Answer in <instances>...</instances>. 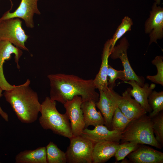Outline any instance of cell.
Here are the masks:
<instances>
[{
  "label": "cell",
  "mask_w": 163,
  "mask_h": 163,
  "mask_svg": "<svg viewBox=\"0 0 163 163\" xmlns=\"http://www.w3.org/2000/svg\"><path fill=\"white\" fill-rule=\"evenodd\" d=\"M120 141L121 143L133 142L149 145L159 149L162 147L155 138L151 118L146 114L130 122L122 132Z\"/></svg>",
  "instance_id": "cell-4"
},
{
  "label": "cell",
  "mask_w": 163,
  "mask_h": 163,
  "mask_svg": "<svg viewBox=\"0 0 163 163\" xmlns=\"http://www.w3.org/2000/svg\"><path fill=\"white\" fill-rule=\"evenodd\" d=\"M155 2L157 5H159L160 4L161 2V0H154Z\"/></svg>",
  "instance_id": "cell-30"
},
{
  "label": "cell",
  "mask_w": 163,
  "mask_h": 163,
  "mask_svg": "<svg viewBox=\"0 0 163 163\" xmlns=\"http://www.w3.org/2000/svg\"><path fill=\"white\" fill-rule=\"evenodd\" d=\"M15 161L16 163H47L46 147L21 152L16 155Z\"/></svg>",
  "instance_id": "cell-20"
},
{
  "label": "cell",
  "mask_w": 163,
  "mask_h": 163,
  "mask_svg": "<svg viewBox=\"0 0 163 163\" xmlns=\"http://www.w3.org/2000/svg\"><path fill=\"white\" fill-rule=\"evenodd\" d=\"M118 107L130 121L138 119L147 113L137 102L132 98L128 88L122 93Z\"/></svg>",
  "instance_id": "cell-15"
},
{
  "label": "cell",
  "mask_w": 163,
  "mask_h": 163,
  "mask_svg": "<svg viewBox=\"0 0 163 163\" xmlns=\"http://www.w3.org/2000/svg\"><path fill=\"white\" fill-rule=\"evenodd\" d=\"M27 79L23 84L5 91L4 95L10 104L18 119L22 123L29 124L35 121L41 107L37 93L29 87Z\"/></svg>",
  "instance_id": "cell-2"
},
{
  "label": "cell",
  "mask_w": 163,
  "mask_h": 163,
  "mask_svg": "<svg viewBox=\"0 0 163 163\" xmlns=\"http://www.w3.org/2000/svg\"><path fill=\"white\" fill-rule=\"evenodd\" d=\"M152 127L155 138L162 146L163 145V112L161 111L151 118Z\"/></svg>",
  "instance_id": "cell-25"
},
{
  "label": "cell",
  "mask_w": 163,
  "mask_h": 163,
  "mask_svg": "<svg viewBox=\"0 0 163 163\" xmlns=\"http://www.w3.org/2000/svg\"><path fill=\"white\" fill-rule=\"evenodd\" d=\"M65 152L66 162L93 163L92 152L94 143L81 136L72 137Z\"/></svg>",
  "instance_id": "cell-6"
},
{
  "label": "cell",
  "mask_w": 163,
  "mask_h": 163,
  "mask_svg": "<svg viewBox=\"0 0 163 163\" xmlns=\"http://www.w3.org/2000/svg\"><path fill=\"white\" fill-rule=\"evenodd\" d=\"M145 31L149 34V45L153 42L157 43V40L163 37V8L157 6L155 2L150 11L149 17L145 22Z\"/></svg>",
  "instance_id": "cell-12"
},
{
  "label": "cell",
  "mask_w": 163,
  "mask_h": 163,
  "mask_svg": "<svg viewBox=\"0 0 163 163\" xmlns=\"http://www.w3.org/2000/svg\"><path fill=\"white\" fill-rule=\"evenodd\" d=\"M131 121L117 107L113 114L111 122V130L122 132Z\"/></svg>",
  "instance_id": "cell-24"
},
{
  "label": "cell",
  "mask_w": 163,
  "mask_h": 163,
  "mask_svg": "<svg viewBox=\"0 0 163 163\" xmlns=\"http://www.w3.org/2000/svg\"><path fill=\"white\" fill-rule=\"evenodd\" d=\"M117 79L125 81L126 76L123 70H117L109 65L107 75L108 87L113 89L116 85L115 81Z\"/></svg>",
  "instance_id": "cell-28"
},
{
  "label": "cell",
  "mask_w": 163,
  "mask_h": 163,
  "mask_svg": "<svg viewBox=\"0 0 163 163\" xmlns=\"http://www.w3.org/2000/svg\"><path fill=\"white\" fill-rule=\"evenodd\" d=\"M50 86V97L63 104L77 96L83 101H98L99 94L96 91L93 79H85L72 74L57 73L47 75Z\"/></svg>",
  "instance_id": "cell-1"
},
{
  "label": "cell",
  "mask_w": 163,
  "mask_h": 163,
  "mask_svg": "<svg viewBox=\"0 0 163 163\" xmlns=\"http://www.w3.org/2000/svg\"><path fill=\"white\" fill-rule=\"evenodd\" d=\"M129 46V43L126 38L125 37L123 38L120 41L119 44L114 46L110 56L114 60L119 59L121 60L126 76L124 81L134 80L142 86L145 83L144 78L136 75L132 68L128 59L127 50Z\"/></svg>",
  "instance_id": "cell-9"
},
{
  "label": "cell",
  "mask_w": 163,
  "mask_h": 163,
  "mask_svg": "<svg viewBox=\"0 0 163 163\" xmlns=\"http://www.w3.org/2000/svg\"><path fill=\"white\" fill-rule=\"evenodd\" d=\"M96 103L94 100H90L83 101L82 104L81 108L83 113L85 128L90 126L95 127L105 124L104 119L101 112L96 110Z\"/></svg>",
  "instance_id": "cell-18"
},
{
  "label": "cell",
  "mask_w": 163,
  "mask_h": 163,
  "mask_svg": "<svg viewBox=\"0 0 163 163\" xmlns=\"http://www.w3.org/2000/svg\"><path fill=\"white\" fill-rule=\"evenodd\" d=\"M148 102L152 110L149 116L152 118L163 110V91L153 90L148 97Z\"/></svg>",
  "instance_id": "cell-22"
},
{
  "label": "cell",
  "mask_w": 163,
  "mask_h": 163,
  "mask_svg": "<svg viewBox=\"0 0 163 163\" xmlns=\"http://www.w3.org/2000/svg\"><path fill=\"white\" fill-rule=\"evenodd\" d=\"M123 82L128 84L132 87V88H128L131 96L134 97L147 113H151L152 110L148 104V98L155 88V84L152 83L149 85L145 83L141 86L136 81L133 80L123 81Z\"/></svg>",
  "instance_id": "cell-16"
},
{
  "label": "cell",
  "mask_w": 163,
  "mask_h": 163,
  "mask_svg": "<svg viewBox=\"0 0 163 163\" xmlns=\"http://www.w3.org/2000/svg\"><path fill=\"white\" fill-rule=\"evenodd\" d=\"M46 159L48 163H66V153L59 149L53 142H50L46 147Z\"/></svg>",
  "instance_id": "cell-21"
},
{
  "label": "cell",
  "mask_w": 163,
  "mask_h": 163,
  "mask_svg": "<svg viewBox=\"0 0 163 163\" xmlns=\"http://www.w3.org/2000/svg\"><path fill=\"white\" fill-rule=\"evenodd\" d=\"M56 102L46 97L41 104V116L39 123L45 129L69 139L72 137L70 123L66 113H59L56 108Z\"/></svg>",
  "instance_id": "cell-3"
},
{
  "label": "cell",
  "mask_w": 163,
  "mask_h": 163,
  "mask_svg": "<svg viewBox=\"0 0 163 163\" xmlns=\"http://www.w3.org/2000/svg\"><path fill=\"white\" fill-rule=\"evenodd\" d=\"M14 55L15 62L18 69L19 59L23 54L21 49L7 41H0V87L3 91H8L15 88L16 86L10 84L6 80L3 71V65L5 60L11 59V55Z\"/></svg>",
  "instance_id": "cell-11"
},
{
  "label": "cell",
  "mask_w": 163,
  "mask_h": 163,
  "mask_svg": "<svg viewBox=\"0 0 163 163\" xmlns=\"http://www.w3.org/2000/svg\"><path fill=\"white\" fill-rule=\"evenodd\" d=\"M127 156L131 163H163L162 152L144 144H139L135 150Z\"/></svg>",
  "instance_id": "cell-13"
},
{
  "label": "cell",
  "mask_w": 163,
  "mask_h": 163,
  "mask_svg": "<svg viewBox=\"0 0 163 163\" xmlns=\"http://www.w3.org/2000/svg\"><path fill=\"white\" fill-rule=\"evenodd\" d=\"M2 90L0 87V98L2 97L3 95L2 94ZM0 115L6 121H8V115L7 113L4 112L2 108H1L0 106Z\"/></svg>",
  "instance_id": "cell-29"
},
{
  "label": "cell",
  "mask_w": 163,
  "mask_h": 163,
  "mask_svg": "<svg viewBox=\"0 0 163 163\" xmlns=\"http://www.w3.org/2000/svg\"><path fill=\"white\" fill-rule=\"evenodd\" d=\"M139 144L133 142H126L120 144L114 157L117 161L123 160L130 153L135 150Z\"/></svg>",
  "instance_id": "cell-27"
},
{
  "label": "cell",
  "mask_w": 163,
  "mask_h": 163,
  "mask_svg": "<svg viewBox=\"0 0 163 163\" xmlns=\"http://www.w3.org/2000/svg\"><path fill=\"white\" fill-rule=\"evenodd\" d=\"M119 142L105 141L95 143L92 152L93 163H105L114 156Z\"/></svg>",
  "instance_id": "cell-17"
},
{
  "label": "cell",
  "mask_w": 163,
  "mask_h": 163,
  "mask_svg": "<svg viewBox=\"0 0 163 163\" xmlns=\"http://www.w3.org/2000/svg\"><path fill=\"white\" fill-rule=\"evenodd\" d=\"M39 0H21L18 8L13 12L10 10L6 11L0 18V20L18 18L23 20L26 27L33 28L34 25V14H40L37 5Z\"/></svg>",
  "instance_id": "cell-10"
},
{
  "label": "cell",
  "mask_w": 163,
  "mask_h": 163,
  "mask_svg": "<svg viewBox=\"0 0 163 163\" xmlns=\"http://www.w3.org/2000/svg\"><path fill=\"white\" fill-rule=\"evenodd\" d=\"M155 66L157 71V74L154 75H147V79L152 82L163 86V57L158 56L155 57L151 62Z\"/></svg>",
  "instance_id": "cell-26"
},
{
  "label": "cell",
  "mask_w": 163,
  "mask_h": 163,
  "mask_svg": "<svg viewBox=\"0 0 163 163\" xmlns=\"http://www.w3.org/2000/svg\"><path fill=\"white\" fill-rule=\"evenodd\" d=\"M122 132L109 129L104 125L95 126L92 130L85 128L81 136L92 141L94 143L101 141H108L119 142Z\"/></svg>",
  "instance_id": "cell-14"
},
{
  "label": "cell",
  "mask_w": 163,
  "mask_h": 163,
  "mask_svg": "<svg viewBox=\"0 0 163 163\" xmlns=\"http://www.w3.org/2000/svg\"><path fill=\"white\" fill-rule=\"evenodd\" d=\"M83 102L81 97L77 96L63 104L66 110V113L70 121L72 137L81 136L85 128L83 113L81 108Z\"/></svg>",
  "instance_id": "cell-8"
},
{
  "label": "cell",
  "mask_w": 163,
  "mask_h": 163,
  "mask_svg": "<svg viewBox=\"0 0 163 163\" xmlns=\"http://www.w3.org/2000/svg\"><path fill=\"white\" fill-rule=\"evenodd\" d=\"M110 40H108L104 44L101 56V63L98 73L93 82L96 89L99 91L107 89L108 87L107 75L108 68V58L110 55Z\"/></svg>",
  "instance_id": "cell-19"
},
{
  "label": "cell",
  "mask_w": 163,
  "mask_h": 163,
  "mask_svg": "<svg viewBox=\"0 0 163 163\" xmlns=\"http://www.w3.org/2000/svg\"><path fill=\"white\" fill-rule=\"evenodd\" d=\"M18 18L0 20V41H8L21 50L28 51L25 43L29 38Z\"/></svg>",
  "instance_id": "cell-5"
},
{
  "label": "cell",
  "mask_w": 163,
  "mask_h": 163,
  "mask_svg": "<svg viewBox=\"0 0 163 163\" xmlns=\"http://www.w3.org/2000/svg\"><path fill=\"white\" fill-rule=\"evenodd\" d=\"M133 24L132 20L129 17L125 16L122 19L121 24L117 27L113 38L110 39L111 41L110 49V54L117 40L127 32L131 30Z\"/></svg>",
  "instance_id": "cell-23"
},
{
  "label": "cell",
  "mask_w": 163,
  "mask_h": 163,
  "mask_svg": "<svg viewBox=\"0 0 163 163\" xmlns=\"http://www.w3.org/2000/svg\"><path fill=\"white\" fill-rule=\"evenodd\" d=\"M99 100L96 103L97 107L101 112L104 120L105 126L111 130L112 117L120 100L121 96L113 89L108 88L100 90Z\"/></svg>",
  "instance_id": "cell-7"
}]
</instances>
